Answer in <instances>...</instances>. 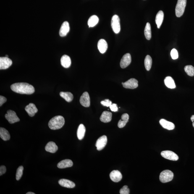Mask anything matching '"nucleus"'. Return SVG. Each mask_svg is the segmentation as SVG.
Returning <instances> with one entry per match:
<instances>
[{
    "label": "nucleus",
    "instance_id": "obj_1",
    "mask_svg": "<svg viewBox=\"0 0 194 194\" xmlns=\"http://www.w3.org/2000/svg\"><path fill=\"white\" fill-rule=\"evenodd\" d=\"M11 88L13 91L22 94L30 95L35 92V88L32 85L24 82H19L12 84Z\"/></svg>",
    "mask_w": 194,
    "mask_h": 194
},
{
    "label": "nucleus",
    "instance_id": "obj_2",
    "mask_svg": "<svg viewBox=\"0 0 194 194\" xmlns=\"http://www.w3.org/2000/svg\"><path fill=\"white\" fill-rule=\"evenodd\" d=\"M65 120L63 116H58L51 118L48 123L49 128L52 130H56L61 128L64 125Z\"/></svg>",
    "mask_w": 194,
    "mask_h": 194
},
{
    "label": "nucleus",
    "instance_id": "obj_3",
    "mask_svg": "<svg viewBox=\"0 0 194 194\" xmlns=\"http://www.w3.org/2000/svg\"><path fill=\"white\" fill-rule=\"evenodd\" d=\"M174 177V174L172 171L168 170L163 171L160 174V181L163 183L170 182Z\"/></svg>",
    "mask_w": 194,
    "mask_h": 194
},
{
    "label": "nucleus",
    "instance_id": "obj_4",
    "mask_svg": "<svg viewBox=\"0 0 194 194\" xmlns=\"http://www.w3.org/2000/svg\"><path fill=\"white\" fill-rule=\"evenodd\" d=\"M186 4L187 0H178L175 8V14L177 17H180L183 15Z\"/></svg>",
    "mask_w": 194,
    "mask_h": 194
},
{
    "label": "nucleus",
    "instance_id": "obj_5",
    "mask_svg": "<svg viewBox=\"0 0 194 194\" xmlns=\"http://www.w3.org/2000/svg\"><path fill=\"white\" fill-rule=\"evenodd\" d=\"M111 26L115 33L118 34L121 31L120 23L119 16L114 15L113 16L111 20Z\"/></svg>",
    "mask_w": 194,
    "mask_h": 194
},
{
    "label": "nucleus",
    "instance_id": "obj_6",
    "mask_svg": "<svg viewBox=\"0 0 194 194\" xmlns=\"http://www.w3.org/2000/svg\"><path fill=\"white\" fill-rule=\"evenodd\" d=\"M6 118L9 121L10 124L19 122L20 119L18 117L15 111L12 110H9L7 111V113L5 115Z\"/></svg>",
    "mask_w": 194,
    "mask_h": 194
},
{
    "label": "nucleus",
    "instance_id": "obj_7",
    "mask_svg": "<svg viewBox=\"0 0 194 194\" xmlns=\"http://www.w3.org/2000/svg\"><path fill=\"white\" fill-rule=\"evenodd\" d=\"M161 155L163 158L170 160L177 161L179 159L178 155L172 151L168 150L163 151L161 152Z\"/></svg>",
    "mask_w": 194,
    "mask_h": 194
},
{
    "label": "nucleus",
    "instance_id": "obj_8",
    "mask_svg": "<svg viewBox=\"0 0 194 194\" xmlns=\"http://www.w3.org/2000/svg\"><path fill=\"white\" fill-rule=\"evenodd\" d=\"M138 81L135 78H131L125 82H122L123 87L126 88L133 89L138 86Z\"/></svg>",
    "mask_w": 194,
    "mask_h": 194
},
{
    "label": "nucleus",
    "instance_id": "obj_9",
    "mask_svg": "<svg viewBox=\"0 0 194 194\" xmlns=\"http://www.w3.org/2000/svg\"><path fill=\"white\" fill-rule=\"evenodd\" d=\"M12 61L9 58L6 56L0 58V69H7L12 65Z\"/></svg>",
    "mask_w": 194,
    "mask_h": 194
},
{
    "label": "nucleus",
    "instance_id": "obj_10",
    "mask_svg": "<svg viewBox=\"0 0 194 194\" xmlns=\"http://www.w3.org/2000/svg\"><path fill=\"white\" fill-rule=\"evenodd\" d=\"M107 142V138L106 136L103 135L99 137L97 140L96 146L98 151L103 150L105 148Z\"/></svg>",
    "mask_w": 194,
    "mask_h": 194
},
{
    "label": "nucleus",
    "instance_id": "obj_11",
    "mask_svg": "<svg viewBox=\"0 0 194 194\" xmlns=\"http://www.w3.org/2000/svg\"><path fill=\"white\" fill-rule=\"evenodd\" d=\"M81 105L85 107H88L90 106V100L89 95L87 92H85L81 96L80 100Z\"/></svg>",
    "mask_w": 194,
    "mask_h": 194
},
{
    "label": "nucleus",
    "instance_id": "obj_12",
    "mask_svg": "<svg viewBox=\"0 0 194 194\" xmlns=\"http://www.w3.org/2000/svg\"><path fill=\"white\" fill-rule=\"evenodd\" d=\"M131 62V57L130 54L127 53L124 55L121 60V67L122 68H125L130 64Z\"/></svg>",
    "mask_w": 194,
    "mask_h": 194
},
{
    "label": "nucleus",
    "instance_id": "obj_13",
    "mask_svg": "<svg viewBox=\"0 0 194 194\" xmlns=\"http://www.w3.org/2000/svg\"><path fill=\"white\" fill-rule=\"evenodd\" d=\"M25 110L29 115L32 117L35 116L36 113L38 112V110L36 106L33 103H30L28 105L26 106Z\"/></svg>",
    "mask_w": 194,
    "mask_h": 194
},
{
    "label": "nucleus",
    "instance_id": "obj_14",
    "mask_svg": "<svg viewBox=\"0 0 194 194\" xmlns=\"http://www.w3.org/2000/svg\"><path fill=\"white\" fill-rule=\"evenodd\" d=\"M110 177L113 182H118L122 180V175L119 171L114 170L110 174Z\"/></svg>",
    "mask_w": 194,
    "mask_h": 194
},
{
    "label": "nucleus",
    "instance_id": "obj_15",
    "mask_svg": "<svg viewBox=\"0 0 194 194\" xmlns=\"http://www.w3.org/2000/svg\"><path fill=\"white\" fill-rule=\"evenodd\" d=\"M70 30L69 23L67 21H65L61 25L59 31V35L61 37L66 36Z\"/></svg>",
    "mask_w": 194,
    "mask_h": 194
},
{
    "label": "nucleus",
    "instance_id": "obj_16",
    "mask_svg": "<svg viewBox=\"0 0 194 194\" xmlns=\"http://www.w3.org/2000/svg\"><path fill=\"white\" fill-rule=\"evenodd\" d=\"M58 183L61 186L69 188H73L75 186L74 182L68 179H62L58 181Z\"/></svg>",
    "mask_w": 194,
    "mask_h": 194
},
{
    "label": "nucleus",
    "instance_id": "obj_17",
    "mask_svg": "<svg viewBox=\"0 0 194 194\" xmlns=\"http://www.w3.org/2000/svg\"><path fill=\"white\" fill-rule=\"evenodd\" d=\"M108 44L103 39H101L98 41V48L100 53L103 54L108 48Z\"/></svg>",
    "mask_w": 194,
    "mask_h": 194
},
{
    "label": "nucleus",
    "instance_id": "obj_18",
    "mask_svg": "<svg viewBox=\"0 0 194 194\" xmlns=\"http://www.w3.org/2000/svg\"><path fill=\"white\" fill-rule=\"evenodd\" d=\"M159 122L162 127L168 130H173L175 127L174 124L173 123L169 122L164 119H161L160 121Z\"/></svg>",
    "mask_w": 194,
    "mask_h": 194
},
{
    "label": "nucleus",
    "instance_id": "obj_19",
    "mask_svg": "<svg viewBox=\"0 0 194 194\" xmlns=\"http://www.w3.org/2000/svg\"><path fill=\"white\" fill-rule=\"evenodd\" d=\"M112 113L108 111H104L100 117L102 122L107 123L111 122L112 119Z\"/></svg>",
    "mask_w": 194,
    "mask_h": 194
},
{
    "label": "nucleus",
    "instance_id": "obj_20",
    "mask_svg": "<svg viewBox=\"0 0 194 194\" xmlns=\"http://www.w3.org/2000/svg\"><path fill=\"white\" fill-rule=\"evenodd\" d=\"M45 150L46 151L49 152V153H54L57 151L58 147L55 142L52 141L49 142L47 144L45 147Z\"/></svg>",
    "mask_w": 194,
    "mask_h": 194
},
{
    "label": "nucleus",
    "instance_id": "obj_21",
    "mask_svg": "<svg viewBox=\"0 0 194 194\" xmlns=\"http://www.w3.org/2000/svg\"><path fill=\"white\" fill-rule=\"evenodd\" d=\"M73 165V163L69 159H65L60 162L57 164V167L59 169H64L67 168L72 167Z\"/></svg>",
    "mask_w": 194,
    "mask_h": 194
},
{
    "label": "nucleus",
    "instance_id": "obj_22",
    "mask_svg": "<svg viewBox=\"0 0 194 194\" xmlns=\"http://www.w3.org/2000/svg\"><path fill=\"white\" fill-rule=\"evenodd\" d=\"M61 64L63 67L68 68L70 67L71 64V59L69 56L64 55L61 57Z\"/></svg>",
    "mask_w": 194,
    "mask_h": 194
},
{
    "label": "nucleus",
    "instance_id": "obj_23",
    "mask_svg": "<svg viewBox=\"0 0 194 194\" xmlns=\"http://www.w3.org/2000/svg\"><path fill=\"white\" fill-rule=\"evenodd\" d=\"M129 116L127 113L123 114L121 116V119L120 120L118 123V126L119 128H122L126 125L128 122Z\"/></svg>",
    "mask_w": 194,
    "mask_h": 194
},
{
    "label": "nucleus",
    "instance_id": "obj_24",
    "mask_svg": "<svg viewBox=\"0 0 194 194\" xmlns=\"http://www.w3.org/2000/svg\"><path fill=\"white\" fill-rule=\"evenodd\" d=\"M164 18V14L163 11H160L158 13L156 16V19H155V22L158 29H160L163 22V19Z\"/></svg>",
    "mask_w": 194,
    "mask_h": 194
},
{
    "label": "nucleus",
    "instance_id": "obj_25",
    "mask_svg": "<svg viewBox=\"0 0 194 194\" xmlns=\"http://www.w3.org/2000/svg\"><path fill=\"white\" fill-rule=\"evenodd\" d=\"M164 83L166 86L170 89L175 88L176 87L174 81L172 77L170 76L166 77L165 78Z\"/></svg>",
    "mask_w": 194,
    "mask_h": 194
},
{
    "label": "nucleus",
    "instance_id": "obj_26",
    "mask_svg": "<svg viewBox=\"0 0 194 194\" xmlns=\"http://www.w3.org/2000/svg\"><path fill=\"white\" fill-rule=\"evenodd\" d=\"M86 128L83 124H81L79 126L77 131V136L79 140H81L85 136Z\"/></svg>",
    "mask_w": 194,
    "mask_h": 194
},
{
    "label": "nucleus",
    "instance_id": "obj_27",
    "mask_svg": "<svg viewBox=\"0 0 194 194\" xmlns=\"http://www.w3.org/2000/svg\"><path fill=\"white\" fill-rule=\"evenodd\" d=\"M0 137L4 141L9 140L11 137L9 131L6 129L1 127L0 128Z\"/></svg>",
    "mask_w": 194,
    "mask_h": 194
},
{
    "label": "nucleus",
    "instance_id": "obj_28",
    "mask_svg": "<svg viewBox=\"0 0 194 194\" xmlns=\"http://www.w3.org/2000/svg\"><path fill=\"white\" fill-rule=\"evenodd\" d=\"M60 95L68 102L72 101L73 98V95L70 92H61L60 93Z\"/></svg>",
    "mask_w": 194,
    "mask_h": 194
},
{
    "label": "nucleus",
    "instance_id": "obj_29",
    "mask_svg": "<svg viewBox=\"0 0 194 194\" xmlns=\"http://www.w3.org/2000/svg\"><path fill=\"white\" fill-rule=\"evenodd\" d=\"M99 19L98 16L96 15H93L90 17L88 21V25L89 27H94L98 24Z\"/></svg>",
    "mask_w": 194,
    "mask_h": 194
},
{
    "label": "nucleus",
    "instance_id": "obj_30",
    "mask_svg": "<svg viewBox=\"0 0 194 194\" xmlns=\"http://www.w3.org/2000/svg\"><path fill=\"white\" fill-rule=\"evenodd\" d=\"M144 34L146 38L148 40H150L151 38V25L149 23H147L146 25Z\"/></svg>",
    "mask_w": 194,
    "mask_h": 194
},
{
    "label": "nucleus",
    "instance_id": "obj_31",
    "mask_svg": "<svg viewBox=\"0 0 194 194\" xmlns=\"http://www.w3.org/2000/svg\"><path fill=\"white\" fill-rule=\"evenodd\" d=\"M145 66L147 71H149L151 69L152 64V59L149 55L146 56L144 61Z\"/></svg>",
    "mask_w": 194,
    "mask_h": 194
},
{
    "label": "nucleus",
    "instance_id": "obj_32",
    "mask_svg": "<svg viewBox=\"0 0 194 194\" xmlns=\"http://www.w3.org/2000/svg\"><path fill=\"white\" fill-rule=\"evenodd\" d=\"M184 71L187 74L190 76H194V67L191 65L185 66L184 68Z\"/></svg>",
    "mask_w": 194,
    "mask_h": 194
},
{
    "label": "nucleus",
    "instance_id": "obj_33",
    "mask_svg": "<svg viewBox=\"0 0 194 194\" xmlns=\"http://www.w3.org/2000/svg\"><path fill=\"white\" fill-rule=\"evenodd\" d=\"M23 170L24 167L22 166H19L18 168L16 174V179L17 180H19L22 177Z\"/></svg>",
    "mask_w": 194,
    "mask_h": 194
},
{
    "label": "nucleus",
    "instance_id": "obj_34",
    "mask_svg": "<svg viewBox=\"0 0 194 194\" xmlns=\"http://www.w3.org/2000/svg\"><path fill=\"white\" fill-rule=\"evenodd\" d=\"M171 56L173 59H176L178 58V54L177 50L175 48H173L171 51Z\"/></svg>",
    "mask_w": 194,
    "mask_h": 194
},
{
    "label": "nucleus",
    "instance_id": "obj_35",
    "mask_svg": "<svg viewBox=\"0 0 194 194\" xmlns=\"http://www.w3.org/2000/svg\"><path fill=\"white\" fill-rule=\"evenodd\" d=\"M129 189L127 185L124 186L120 190V193L121 194H129Z\"/></svg>",
    "mask_w": 194,
    "mask_h": 194
},
{
    "label": "nucleus",
    "instance_id": "obj_36",
    "mask_svg": "<svg viewBox=\"0 0 194 194\" xmlns=\"http://www.w3.org/2000/svg\"><path fill=\"white\" fill-rule=\"evenodd\" d=\"M101 103L104 106L109 107L112 104V102L109 99H106L101 102Z\"/></svg>",
    "mask_w": 194,
    "mask_h": 194
},
{
    "label": "nucleus",
    "instance_id": "obj_37",
    "mask_svg": "<svg viewBox=\"0 0 194 194\" xmlns=\"http://www.w3.org/2000/svg\"><path fill=\"white\" fill-rule=\"evenodd\" d=\"M110 108L111 111L116 112L118 111V108L116 103H113L110 106Z\"/></svg>",
    "mask_w": 194,
    "mask_h": 194
},
{
    "label": "nucleus",
    "instance_id": "obj_38",
    "mask_svg": "<svg viewBox=\"0 0 194 194\" xmlns=\"http://www.w3.org/2000/svg\"><path fill=\"white\" fill-rule=\"evenodd\" d=\"M6 171V168L5 166L2 165L0 167V175H3L5 173Z\"/></svg>",
    "mask_w": 194,
    "mask_h": 194
},
{
    "label": "nucleus",
    "instance_id": "obj_39",
    "mask_svg": "<svg viewBox=\"0 0 194 194\" xmlns=\"http://www.w3.org/2000/svg\"><path fill=\"white\" fill-rule=\"evenodd\" d=\"M6 101H7V99L5 97L1 95L0 96V106H2L3 103H5Z\"/></svg>",
    "mask_w": 194,
    "mask_h": 194
},
{
    "label": "nucleus",
    "instance_id": "obj_40",
    "mask_svg": "<svg viewBox=\"0 0 194 194\" xmlns=\"http://www.w3.org/2000/svg\"><path fill=\"white\" fill-rule=\"evenodd\" d=\"M190 119L192 123H193L192 125H193V127L194 128V115H192L191 116V117L190 118Z\"/></svg>",
    "mask_w": 194,
    "mask_h": 194
},
{
    "label": "nucleus",
    "instance_id": "obj_41",
    "mask_svg": "<svg viewBox=\"0 0 194 194\" xmlns=\"http://www.w3.org/2000/svg\"><path fill=\"white\" fill-rule=\"evenodd\" d=\"M26 194H35V193H33V192H28L26 193Z\"/></svg>",
    "mask_w": 194,
    "mask_h": 194
},
{
    "label": "nucleus",
    "instance_id": "obj_42",
    "mask_svg": "<svg viewBox=\"0 0 194 194\" xmlns=\"http://www.w3.org/2000/svg\"><path fill=\"white\" fill-rule=\"evenodd\" d=\"M6 57H9V56H8V55H6Z\"/></svg>",
    "mask_w": 194,
    "mask_h": 194
}]
</instances>
